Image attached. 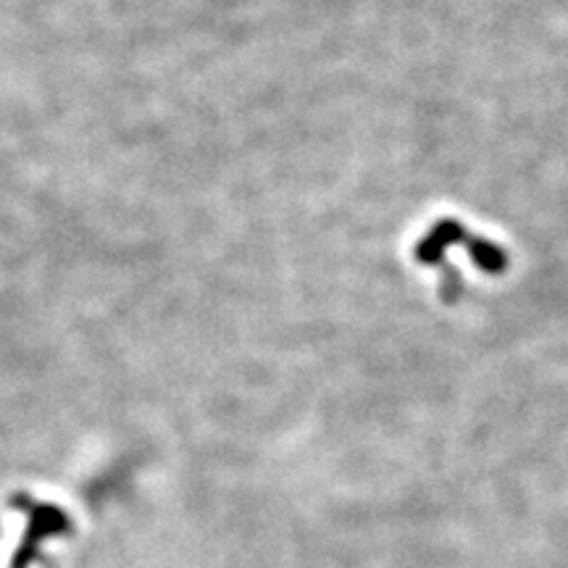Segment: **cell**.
<instances>
[{"label": "cell", "instance_id": "cell-1", "mask_svg": "<svg viewBox=\"0 0 568 568\" xmlns=\"http://www.w3.org/2000/svg\"><path fill=\"white\" fill-rule=\"evenodd\" d=\"M30 508V529H27L24 539H21L17 556H13V568H27L38 556V545L45 542L48 537H55V535H67L71 529L69 527V516L59 510L55 506H40V503H34V506H27Z\"/></svg>", "mask_w": 568, "mask_h": 568}]
</instances>
